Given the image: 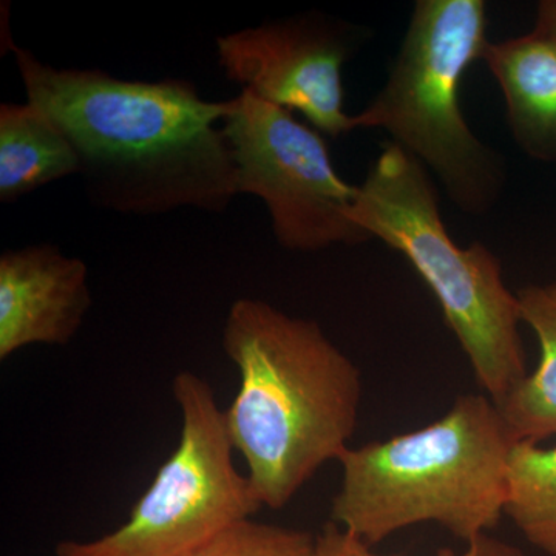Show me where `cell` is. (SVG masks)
Wrapping results in <instances>:
<instances>
[{
  "instance_id": "ba28073f",
  "label": "cell",
  "mask_w": 556,
  "mask_h": 556,
  "mask_svg": "<svg viewBox=\"0 0 556 556\" xmlns=\"http://www.w3.org/2000/svg\"><path fill=\"white\" fill-rule=\"evenodd\" d=\"M219 67L260 100L298 110L321 134L338 138L356 130L348 115L343 64L345 31L314 16L265 22L217 38Z\"/></svg>"
},
{
  "instance_id": "4fadbf2b",
  "label": "cell",
  "mask_w": 556,
  "mask_h": 556,
  "mask_svg": "<svg viewBox=\"0 0 556 556\" xmlns=\"http://www.w3.org/2000/svg\"><path fill=\"white\" fill-rule=\"evenodd\" d=\"M506 515L533 547L556 556V445L515 444Z\"/></svg>"
},
{
  "instance_id": "30bf717a",
  "label": "cell",
  "mask_w": 556,
  "mask_h": 556,
  "mask_svg": "<svg viewBox=\"0 0 556 556\" xmlns=\"http://www.w3.org/2000/svg\"><path fill=\"white\" fill-rule=\"evenodd\" d=\"M482 61L503 91L518 148L530 159L556 164V40L532 30L490 42Z\"/></svg>"
},
{
  "instance_id": "6da1fadb",
  "label": "cell",
  "mask_w": 556,
  "mask_h": 556,
  "mask_svg": "<svg viewBox=\"0 0 556 556\" xmlns=\"http://www.w3.org/2000/svg\"><path fill=\"white\" fill-rule=\"evenodd\" d=\"M27 101L64 131L94 206L119 214L182 207L223 212L239 193L225 130L229 101H206L190 80L113 78L54 68L11 47Z\"/></svg>"
},
{
  "instance_id": "5b68a950",
  "label": "cell",
  "mask_w": 556,
  "mask_h": 556,
  "mask_svg": "<svg viewBox=\"0 0 556 556\" xmlns=\"http://www.w3.org/2000/svg\"><path fill=\"white\" fill-rule=\"evenodd\" d=\"M486 7L482 0H419L386 86L354 115L356 129H383L391 142L434 172L450 200L484 215L503 193L506 164L468 127L459 84L482 61Z\"/></svg>"
},
{
  "instance_id": "8992f818",
  "label": "cell",
  "mask_w": 556,
  "mask_h": 556,
  "mask_svg": "<svg viewBox=\"0 0 556 556\" xmlns=\"http://www.w3.org/2000/svg\"><path fill=\"white\" fill-rule=\"evenodd\" d=\"M174 396L182 420L177 448L129 519L97 540L62 541L58 556H186L263 507L233 464L225 409L211 383L179 372Z\"/></svg>"
},
{
  "instance_id": "8fae6325",
  "label": "cell",
  "mask_w": 556,
  "mask_h": 556,
  "mask_svg": "<svg viewBox=\"0 0 556 556\" xmlns=\"http://www.w3.org/2000/svg\"><path fill=\"white\" fill-rule=\"evenodd\" d=\"M70 175H79V159L60 126L31 102L0 105V201Z\"/></svg>"
},
{
  "instance_id": "7c38bea8",
  "label": "cell",
  "mask_w": 556,
  "mask_h": 556,
  "mask_svg": "<svg viewBox=\"0 0 556 556\" xmlns=\"http://www.w3.org/2000/svg\"><path fill=\"white\" fill-rule=\"evenodd\" d=\"M521 320L540 345L536 368L496 404L515 442L541 444L556 437V280L517 292Z\"/></svg>"
},
{
  "instance_id": "3957f363",
  "label": "cell",
  "mask_w": 556,
  "mask_h": 556,
  "mask_svg": "<svg viewBox=\"0 0 556 556\" xmlns=\"http://www.w3.org/2000/svg\"><path fill=\"white\" fill-rule=\"evenodd\" d=\"M515 439L486 394H464L441 419L340 455L331 522L369 547L420 522L468 544L506 515Z\"/></svg>"
},
{
  "instance_id": "5bb4252c",
  "label": "cell",
  "mask_w": 556,
  "mask_h": 556,
  "mask_svg": "<svg viewBox=\"0 0 556 556\" xmlns=\"http://www.w3.org/2000/svg\"><path fill=\"white\" fill-rule=\"evenodd\" d=\"M316 536L249 518L186 556H314Z\"/></svg>"
},
{
  "instance_id": "9a60e30c",
  "label": "cell",
  "mask_w": 556,
  "mask_h": 556,
  "mask_svg": "<svg viewBox=\"0 0 556 556\" xmlns=\"http://www.w3.org/2000/svg\"><path fill=\"white\" fill-rule=\"evenodd\" d=\"M314 556H383L372 552V547L367 546L364 541L351 535L345 530L340 529L334 522L329 521L316 536L314 544ZM437 556H527L521 548L514 544L506 543L484 533L477 540L467 544L463 552L452 551V548H442Z\"/></svg>"
},
{
  "instance_id": "277c9868",
  "label": "cell",
  "mask_w": 556,
  "mask_h": 556,
  "mask_svg": "<svg viewBox=\"0 0 556 556\" xmlns=\"http://www.w3.org/2000/svg\"><path fill=\"white\" fill-rule=\"evenodd\" d=\"M351 219L412 263L437 298L484 394L501 404L526 379L518 295L504 283L495 254L448 236L426 167L394 142L383 146Z\"/></svg>"
},
{
  "instance_id": "2e32d148",
  "label": "cell",
  "mask_w": 556,
  "mask_h": 556,
  "mask_svg": "<svg viewBox=\"0 0 556 556\" xmlns=\"http://www.w3.org/2000/svg\"><path fill=\"white\" fill-rule=\"evenodd\" d=\"M533 30L556 40V0H541L538 3Z\"/></svg>"
},
{
  "instance_id": "9c48e42d",
  "label": "cell",
  "mask_w": 556,
  "mask_h": 556,
  "mask_svg": "<svg viewBox=\"0 0 556 556\" xmlns=\"http://www.w3.org/2000/svg\"><path fill=\"white\" fill-rule=\"evenodd\" d=\"M89 270L53 244L0 255V361L30 345H67L91 306Z\"/></svg>"
},
{
  "instance_id": "52a82bcc",
  "label": "cell",
  "mask_w": 556,
  "mask_h": 556,
  "mask_svg": "<svg viewBox=\"0 0 556 556\" xmlns=\"http://www.w3.org/2000/svg\"><path fill=\"white\" fill-rule=\"evenodd\" d=\"M222 127L239 193L263 200L280 247L311 252L372 240L350 217L357 186L339 177L317 130L247 89L230 100Z\"/></svg>"
},
{
  "instance_id": "7a4b0ae2",
  "label": "cell",
  "mask_w": 556,
  "mask_h": 556,
  "mask_svg": "<svg viewBox=\"0 0 556 556\" xmlns=\"http://www.w3.org/2000/svg\"><path fill=\"white\" fill-rule=\"evenodd\" d=\"M223 348L240 375L225 409L229 438L260 504L277 510L350 448L361 371L317 321L257 299L230 306Z\"/></svg>"
}]
</instances>
